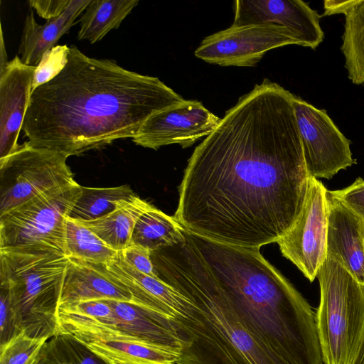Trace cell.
Returning <instances> with one entry per match:
<instances>
[{
  "label": "cell",
  "mask_w": 364,
  "mask_h": 364,
  "mask_svg": "<svg viewBox=\"0 0 364 364\" xmlns=\"http://www.w3.org/2000/svg\"><path fill=\"white\" fill-rule=\"evenodd\" d=\"M183 100L156 77L72 46L63 69L32 91L21 131L32 146L78 156L133 138L151 115Z\"/></svg>",
  "instance_id": "2"
},
{
  "label": "cell",
  "mask_w": 364,
  "mask_h": 364,
  "mask_svg": "<svg viewBox=\"0 0 364 364\" xmlns=\"http://www.w3.org/2000/svg\"><path fill=\"white\" fill-rule=\"evenodd\" d=\"M91 0H70L63 14L43 25L38 24L31 9L26 16L19 45L21 61L37 66L43 55L74 25L75 20L85 10Z\"/></svg>",
  "instance_id": "18"
},
{
  "label": "cell",
  "mask_w": 364,
  "mask_h": 364,
  "mask_svg": "<svg viewBox=\"0 0 364 364\" xmlns=\"http://www.w3.org/2000/svg\"><path fill=\"white\" fill-rule=\"evenodd\" d=\"M232 26L274 24L291 31L301 46L317 48L324 38L320 16L301 0H236Z\"/></svg>",
  "instance_id": "14"
},
{
  "label": "cell",
  "mask_w": 364,
  "mask_h": 364,
  "mask_svg": "<svg viewBox=\"0 0 364 364\" xmlns=\"http://www.w3.org/2000/svg\"><path fill=\"white\" fill-rule=\"evenodd\" d=\"M323 16H345L341 50L350 81L364 85V0L325 1Z\"/></svg>",
  "instance_id": "20"
},
{
  "label": "cell",
  "mask_w": 364,
  "mask_h": 364,
  "mask_svg": "<svg viewBox=\"0 0 364 364\" xmlns=\"http://www.w3.org/2000/svg\"><path fill=\"white\" fill-rule=\"evenodd\" d=\"M316 277L320 304L315 314L323 364H351L364 330V285L327 257Z\"/></svg>",
  "instance_id": "6"
},
{
  "label": "cell",
  "mask_w": 364,
  "mask_h": 364,
  "mask_svg": "<svg viewBox=\"0 0 364 364\" xmlns=\"http://www.w3.org/2000/svg\"><path fill=\"white\" fill-rule=\"evenodd\" d=\"M135 195L128 185L112 188L82 186V192L68 217L77 221L100 218L112 212L117 203Z\"/></svg>",
  "instance_id": "24"
},
{
  "label": "cell",
  "mask_w": 364,
  "mask_h": 364,
  "mask_svg": "<svg viewBox=\"0 0 364 364\" xmlns=\"http://www.w3.org/2000/svg\"><path fill=\"white\" fill-rule=\"evenodd\" d=\"M82 192L76 181L46 191L0 215V248L65 255L66 220Z\"/></svg>",
  "instance_id": "7"
},
{
  "label": "cell",
  "mask_w": 364,
  "mask_h": 364,
  "mask_svg": "<svg viewBox=\"0 0 364 364\" xmlns=\"http://www.w3.org/2000/svg\"><path fill=\"white\" fill-rule=\"evenodd\" d=\"M183 235L151 253L157 276L176 291L161 317L183 342L177 364H290L220 286L186 230Z\"/></svg>",
  "instance_id": "3"
},
{
  "label": "cell",
  "mask_w": 364,
  "mask_h": 364,
  "mask_svg": "<svg viewBox=\"0 0 364 364\" xmlns=\"http://www.w3.org/2000/svg\"><path fill=\"white\" fill-rule=\"evenodd\" d=\"M363 242H364V239H363Z\"/></svg>",
  "instance_id": "35"
},
{
  "label": "cell",
  "mask_w": 364,
  "mask_h": 364,
  "mask_svg": "<svg viewBox=\"0 0 364 364\" xmlns=\"http://www.w3.org/2000/svg\"><path fill=\"white\" fill-rule=\"evenodd\" d=\"M68 263L65 255L52 251L0 248V285L8 290L20 333L49 339L56 334Z\"/></svg>",
  "instance_id": "5"
},
{
  "label": "cell",
  "mask_w": 364,
  "mask_h": 364,
  "mask_svg": "<svg viewBox=\"0 0 364 364\" xmlns=\"http://www.w3.org/2000/svg\"><path fill=\"white\" fill-rule=\"evenodd\" d=\"M301 43L289 29L274 24L230 27L206 36L195 56L221 66L253 67L269 50Z\"/></svg>",
  "instance_id": "10"
},
{
  "label": "cell",
  "mask_w": 364,
  "mask_h": 364,
  "mask_svg": "<svg viewBox=\"0 0 364 364\" xmlns=\"http://www.w3.org/2000/svg\"><path fill=\"white\" fill-rule=\"evenodd\" d=\"M0 346L5 344L20 333L10 307L7 289L0 285Z\"/></svg>",
  "instance_id": "30"
},
{
  "label": "cell",
  "mask_w": 364,
  "mask_h": 364,
  "mask_svg": "<svg viewBox=\"0 0 364 364\" xmlns=\"http://www.w3.org/2000/svg\"><path fill=\"white\" fill-rule=\"evenodd\" d=\"M294 94L264 79L226 111L194 149L173 218L218 242H277L303 208L309 180Z\"/></svg>",
  "instance_id": "1"
},
{
  "label": "cell",
  "mask_w": 364,
  "mask_h": 364,
  "mask_svg": "<svg viewBox=\"0 0 364 364\" xmlns=\"http://www.w3.org/2000/svg\"><path fill=\"white\" fill-rule=\"evenodd\" d=\"M8 58L4 45L2 26H1V43H0V73H1L8 65Z\"/></svg>",
  "instance_id": "33"
},
{
  "label": "cell",
  "mask_w": 364,
  "mask_h": 364,
  "mask_svg": "<svg viewBox=\"0 0 364 364\" xmlns=\"http://www.w3.org/2000/svg\"><path fill=\"white\" fill-rule=\"evenodd\" d=\"M68 157L25 141L0 159V215L46 191L75 181Z\"/></svg>",
  "instance_id": "8"
},
{
  "label": "cell",
  "mask_w": 364,
  "mask_h": 364,
  "mask_svg": "<svg viewBox=\"0 0 364 364\" xmlns=\"http://www.w3.org/2000/svg\"><path fill=\"white\" fill-rule=\"evenodd\" d=\"M117 252L109 247L81 223L67 217L65 256L95 264H107Z\"/></svg>",
  "instance_id": "25"
},
{
  "label": "cell",
  "mask_w": 364,
  "mask_h": 364,
  "mask_svg": "<svg viewBox=\"0 0 364 364\" xmlns=\"http://www.w3.org/2000/svg\"><path fill=\"white\" fill-rule=\"evenodd\" d=\"M112 309V320L107 326H97L115 329L134 338L182 348L178 334L162 318L132 302L107 299ZM79 325V324H77Z\"/></svg>",
  "instance_id": "19"
},
{
  "label": "cell",
  "mask_w": 364,
  "mask_h": 364,
  "mask_svg": "<svg viewBox=\"0 0 364 364\" xmlns=\"http://www.w3.org/2000/svg\"><path fill=\"white\" fill-rule=\"evenodd\" d=\"M49 338L32 337L21 332L0 346V364H36Z\"/></svg>",
  "instance_id": "27"
},
{
  "label": "cell",
  "mask_w": 364,
  "mask_h": 364,
  "mask_svg": "<svg viewBox=\"0 0 364 364\" xmlns=\"http://www.w3.org/2000/svg\"><path fill=\"white\" fill-rule=\"evenodd\" d=\"M120 252L124 259L136 269L145 274L159 277L149 250L139 245H129Z\"/></svg>",
  "instance_id": "31"
},
{
  "label": "cell",
  "mask_w": 364,
  "mask_h": 364,
  "mask_svg": "<svg viewBox=\"0 0 364 364\" xmlns=\"http://www.w3.org/2000/svg\"><path fill=\"white\" fill-rule=\"evenodd\" d=\"M327 189L310 176L301 213L288 232L277 242L284 257L313 282L326 257Z\"/></svg>",
  "instance_id": "11"
},
{
  "label": "cell",
  "mask_w": 364,
  "mask_h": 364,
  "mask_svg": "<svg viewBox=\"0 0 364 364\" xmlns=\"http://www.w3.org/2000/svg\"><path fill=\"white\" fill-rule=\"evenodd\" d=\"M292 105L307 171L316 178L331 179L356 163L350 141L324 109H318L295 95Z\"/></svg>",
  "instance_id": "9"
},
{
  "label": "cell",
  "mask_w": 364,
  "mask_h": 364,
  "mask_svg": "<svg viewBox=\"0 0 364 364\" xmlns=\"http://www.w3.org/2000/svg\"><path fill=\"white\" fill-rule=\"evenodd\" d=\"M151 206L135 194L119 201L115 210L100 218L78 222L92 230L112 249L119 252L130 245L137 220Z\"/></svg>",
  "instance_id": "21"
},
{
  "label": "cell",
  "mask_w": 364,
  "mask_h": 364,
  "mask_svg": "<svg viewBox=\"0 0 364 364\" xmlns=\"http://www.w3.org/2000/svg\"><path fill=\"white\" fill-rule=\"evenodd\" d=\"M329 191L364 222V179L358 178L345 188Z\"/></svg>",
  "instance_id": "29"
},
{
  "label": "cell",
  "mask_w": 364,
  "mask_h": 364,
  "mask_svg": "<svg viewBox=\"0 0 364 364\" xmlns=\"http://www.w3.org/2000/svg\"><path fill=\"white\" fill-rule=\"evenodd\" d=\"M69 52L70 48L67 45L55 46L43 55L36 66L32 91L55 77L63 69Z\"/></svg>",
  "instance_id": "28"
},
{
  "label": "cell",
  "mask_w": 364,
  "mask_h": 364,
  "mask_svg": "<svg viewBox=\"0 0 364 364\" xmlns=\"http://www.w3.org/2000/svg\"><path fill=\"white\" fill-rule=\"evenodd\" d=\"M36 364H107L73 336L56 334L43 346Z\"/></svg>",
  "instance_id": "26"
},
{
  "label": "cell",
  "mask_w": 364,
  "mask_h": 364,
  "mask_svg": "<svg viewBox=\"0 0 364 364\" xmlns=\"http://www.w3.org/2000/svg\"><path fill=\"white\" fill-rule=\"evenodd\" d=\"M186 232L220 286L282 358L290 364H323L311 306L259 249Z\"/></svg>",
  "instance_id": "4"
},
{
  "label": "cell",
  "mask_w": 364,
  "mask_h": 364,
  "mask_svg": "<svg viewBox=\"0 0 364 364\" xmlns=\"http://www.w3.org/2000/svg\"><path fill=\"white\" fill-rule=\"evenodd\" d=\"M98 299L132 303V295L108 272L105 264L68 257L58 306Z\"/></svg>",
  "instance_id": "17"
},
{
  "label": "cell",
  "mask_w": 364,
  "mask_h": 364,
  "mask_svg": "<svg viewBox=\"0 0 364 364\" xmlns=\"http://www.w3.org/2000/svg\"><path fill=\"white\" fill-rule=\"evenodd\" d=\"M220 121L201 102L184 99L151 115L132 141L154 150L174 144L187 148L208 136Z\"/></svg>",
  "instance_id": "13"
},
{
  "label": "cell",
  "mask_w": 364,
  "mask_h": 364,
  "mask_svg": "<svg viewBox=\"0 0 364 364\" xmlns=\"http://www.w3.org/2000/svg\"><path fill=\"white\" fill-rule=\"evenodd\" d=\"M183 230L173 217L151 206L137 220L130 245L143 247L153 252L183 240Z\"/></svg>",
  "instance_id": "23"
},
{
  "label": "cell",
  "mask_w": 364,
  "mask_h": 364,
  "mask_svg": "<svg viewBox=\"0 0 364 364\" xmlns=\"http://www.w3.org/2000/svg\"><path fill=\"white\" fill-rule=\"evenodd\" d=\"M138 3V0H91L80 20L77 39L90 43L100 41L117 29Z\"/></svg>",
  "instance_id": "22"
},
{
  "label": "cell",
  "mask_w": 364,
  "mask_h": 364,
  "mask_svg": "<svg viewBox=\"0 0 364 364\" xmlns=\"http://www.w3.org/2000/svg\"><path fill=\"white\" fill-rule=\"evenodd\" d=\"M36 66L17 55L0 73V159L14 153L32 92Z\"/></svg>",
  "instance_id": "15"
},
{
  "label": "cell",
  "mask_w": 364,
  "mask_h": 364,
  "mask_svg": "<svg viewBox=\"0 0 364 364\" xmlns=\"http://www.w3.org/2000/svg\"><path fill=\"white\" fill-rule=\"evenodd\" d=\"M70 0H30V8H33L42 18L48 20L60 16Z\"/></svg>",
  "instance_id": "32"
},
{
  "label": "cell",
  "mask_w": 364,
  "mask_h": 364,
  "mask_svg": "<svg viewBox=\"0 0 364 364\" xmlns=\"http://www.w3.org/2000/svg\"><path fill=\"white\" fill-rule=\"evenodd\" d=\"M351 364H364V330L356 354Z\"/></svg>",
  "instance_id": "34"
},
{
  "label": "cell",
  "mask_w": 364,
  "mask_h": 364,
  "mask_svg": "<svg viewBox=\"0 0 364 364\" xmlns=\"http://www.w3.org/2000/svg\"><path fill=\"white\" fill-rule=\"evenodd\" d=\"M326 256L364 285V222L327 191Z\"/></svg>",
  "instance_id": "16"
},
{
  "label": "cell",
  "mask_w": 364,
  "mask_h": 364,
  "mask_svg": "<svg viewBox=\"0 0 364 364\" xmlns=\"http://www.w3.org/2000/svg\"><path fill=\"white\" fill-rule=\"evenodd\" d=\"M56 334L73 336L107 364H177L181 356V349L176 347L134 338L107 327L60 323Z\"/></svg>",
  "instance_id": "12"
}]
</instances>
